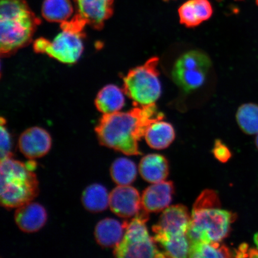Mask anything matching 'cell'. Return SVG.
I'll return each mask as SVG.
<instances>
[{
    "label": "cell",
    "instance_id": "e0dca14e",
    "mask_svg": "<svg viewBox=\"0 0 258 258\" xmlns=\"http://www.w3.org/2000/svg\"><path fill=\"white\" fill-rule=\"evenodd\" d=\"M125 227L126 221L121 223L113 218L102 219L95 227V237L97 243L104 247L117 246L124 237Z\"/></svg>",
    "mask_w": 258,
    "mask_h": 258
},
{
    "label": "cell",
    "instance_id": "83f0119b",
    "mask_svg": "<svg viewBox=\"0 0 258 258\" xmlns=\"http://www.w3.org/2000/svg\"><path fill=\"white\" fill-rule=\"evenodd\" d=\"M253 240L254 243H255V244L256 245L257 249H258V233L254 234Z\"/></svg>",
    "mask_w": 258,
    "mask_h": 258
},
{
    "label": "cell",
    "instance_id": "ffe728a7",
    "mask_svg": "<svg viewBox=\"0 0 258 258\" xmlns=\"http://www.w3.org/2000/svg\"><path fill=\"white\" fill-rule=\"evenodd\" d=\"M124 104L123 92L114 85L103 88L97 95L95 100L96 108L104 115L120 111Z\"/></svg>",
    "mask_w": 258,
    "mask_h": 258
},
{
    "label": "cell",
    "instance_id": "d4e9b609",
    "mask_svg": "<svg viewBox=\"0 0 258 258\" xmlns=\"http://www.w3.org/2000/svg\"><path fill=\"white\" fill-rule=\"evenodd\" d=\"M6 120L4 118H1V128H0V153H1V159L6 157H12V141L11 135H10L7 128L6 127Z\"/></svg>",
    "mask_w": 258,
    "mask_h": 258
},
{
    "label": "cell",
    "instance_id": "f546056e",
    "mask_svg": "<svg viewBox=\"0 0 258 258\" xmlns=\"http://www.w3.org/2000/svg\"><path fill=\"white\" fill-rule=\"evenodd\" d=\"M218 2H221L222 0H217Z\"/></svg>",
    "mask_w": 258,
    "mask_h": 258
},
{
    "label": "cell",
    "instance_id": "5b68a950",
    "mask_svg": "<svg viewBox=\"0 0 258 258\" xmlns=\"http://www.w3.org/2000/svg\"><path fill=\"white\" fill-rule=\"evenodd\" d=\"M148 213L142 209L130 222L126 221L123 238L114 247V258H167L148 232Z\"/></svg>",
    "mask_w": 258,
    "mask_h": 258
},
{
    "label": "cell",
    "instance_id": "8fae6325",
    "mask_svg": "<svg viewBox=\"0 0 258 258\" xmlns=\"http://www.w3.org/2000/svg\"><path fill=\"white\" fill-rule=\"evenodd\" d=\"M76 16L95 30H101L113 14L114 0H75Z\"/></svg>",
    "mask_w": 258,
    "mask_h": 258
},
{
    "label": "cell",
    "instance_id": "9c48e42d",
    "mask_svg": "<svg viewBox=\"0 0 258 258\" xmlns=\"http://www.w3.org/2000/svg\"><path fill=\"white\" fill-rule=\"evenodd\" d=\"M190 221L191 216L185 206L177 205L167 208L157 223L153 226L154 240L188 235Z\"/></svg>",
    "mask_w": 258,
    "mask_h": 258
},
{
    "label": "cell",
    "instance_id": "5bb4252c",
    "mask_svg": "<svg viewBox=\"0 0 258 258\" xmlns=\"http://www.w3.org/2000/svg\"><path fill=\"white\" fill-rule=\"evenodd\" d=\"M249 250L247 244H241L238 249H231L221 243L190 241L189 258H248Z\"/></svg>",
    "mask_w": 258,
    "mask_h": 258
},
{
    "label": "cell",
    "instance_id": "4fadbf2b",
    "mask_svg": "<svg viewBox=\"0 0 258 258\" xmlns=\"http://www.w3.org/2000/svg\"><path fill=\"white\" fill-rule=\"evenodd\" d=\"M174 191L172 181L153 183L145 189L141 197L142 208L148 214L164 211L172 202Z\"/></svg>",
    "mask_w": 258,
    "mask_h": 258
},
{
    "label": "cell",
    "instance_id": "ac0fdd59",
    "mask_svg": "<svg viewBox=\"0 0 258 258\" xmlns=\"http://www.w3.org/2000/svg\"><path fill=\"white\" fill-rule=\"evenodd\" d=\"M139 170L143 178L148 182H162L169 175L168 161L162 155L148 154L141 160Z\"/></svg>",
    "mask_w": 258,
    "mask_h": 258
},
{
    "label": "cell",
    "instance_id": "ba28073f",
    "mask_svg": "<svg viewBox=\"0 0 258 258\" xmlns=\"http://www.w3.org/2000/svg\"><path fill=\"white\" fill-rule=\"evenodd\" d=\"M85 37L83 32L62 30L53 41L44 38H38L34 42V49L36 53L47 54L60 62L73 64L82 55Z\"/></svg>",
    "mask_w": 258,
    "mask_h": 258
},
{
    "label": "cell",
    "instance_id": "484cf974",
    "mask_svg": "<svg viewBox=\"0 0 258 258\" xmlns=\"http://www.w3.org/2000/svg\"><path fill=\"white\" fill-rule=\"evenodd\" d=\"M212 151L216 159L221 163L227 162L232 156L230 150L221 140H215Z\"/></svg>",
    "mask_w": 258,
    "mask_h": 258
},
{
    "label": "cell",
    "instance_id": "f1b7e54d",
    "mask_svg": "<svg viewBox=\"0 0 258 258\" xmlns=\"http://www.w3.org/2000/svg\"><path fill=\"white\" fill-rule=\"evenodd\" d=\"M255 143H256V147L258 149V134H257V137L256 138Z\"/></svg>",
    "mask_w": 258,
    "mask_h": 258
},
{
    "label": "cell",
    "instance_id": "6da1fadb",
    "mask_svg": "<svg viewBox=\"0 0 258 258\" xmlns=\"http://www.w3.org/2000/svg\"><path fill=\"white\" fill-rule=\"evenodd\" d=\"M164 117L155 104L137 106L127 112L103 115L95 131L103 146L127 156H138L142 154L139 141L147 128Z\"/></svg>",
    "mask_w": 258,
    "mask_h": 258
},
{
    "label": "cell",
    "instance_id": "44dd1931",
    "mask_svg": "<svg viewBox=\"0 0 258 258\" xmlns=\"http://www.w3.org/2000/svg\"><path fill=\"white\" fill-rule=\"evenodd\" d=\"M82 202L87 211L101 212L107 209L109 206V195L104 185L93 183L84 190Z\"/></svg>",
    "mask_w": 258,
    "mask_h": 258
},
{
    "label": "cell",
    "instance_id": "277c9868",
    "mask_svg": "<svg viewBox=\"0 0 258 258\" xmlns=\"http://www.w3.org/2000/svg\"><path fill=\"white\" fill-rule=\"evenodd\" d=\"M36 167L34 160L24 163L12 157L1 159L0 198L3 207L17 209L36 198L39 192L34 173Z\"/></svg>",
    "mask_w": 258,
    "mask_h": 258
},
{
    "label": "cell",
    "instance_id": "4316f807",
    "mask_svg": "<svg viewBox=\"0 0 258 258\" xmlns=\"http://www.w3.org/2000/svg\"><path fill=\"white\" fill-rule=\"evenodd\" d=\"M248 258H258V249H250Z\"/></svg>",
    "mask_w": 258,
    "mask_h": 258
},
{
    "label": "cell",
    "instance_id": "30bf717a",
    "mask_svg": "<svg viewBox=\"0 0 258 258\" xmlns=\"http://www.w3.org/2000/svg\"><path fill=\"white\" fill-rule=\"evenodd\" d=\"M109 207L121 218L136 217L143 209L140 192L131 186L118 185L109 194Z\"/></svg>",
    "mask_w": 258,
    "mask_h": 258
},
{
    "label": "cell",
    "instance_id": "d6986e66",
    "mask_svg": "<svg viewBox=\"0 0 258 258\" xmlns=\"http://www.w3.org/2000/svg\"><path fill=\"white\" fill-rule=\"evenodd\" d=\"M173 125L162 120L153 122L147 129L144 135L148 146L155 150H164L169 147L175 139Z\"/></svg>",
    "mask_w": 258,
    "mask_h": 258
},
{
    "label": "cell",
    "instance_id": "603a6c76",
    "mask_svg": "<svg viewBox=\"0 0 258 258\" xmlns=\"http://www.w3.org/2000/svg\"><path fill=\"white\" fill-rule=\"evenodd\" d=\"M110 175L116 184L129 185L137 178L136 164L127 158H118L111 164Z\"/></svg>",
    "mask_w": 258,
    "mask_h": 258
},
{
    "label": "cell",
    "instance_id": "7402d4cb",
    "mask_svg": "<svg viewBox=\"0 0 258 258\" xmlns=\"http://www.w3.org/2000/svg\"><path fill=\"white\" fill-rule=\"evenodd\" d=\"M41 12L47 21L63 23L72 16L74 9L70 0H44Z\"/></svg>",
    "mask_w": 258,
    "mask_h": 258
},
{
    "label": "cell",
    "instance_id": "7a4b0ae2",
    "mask_svg": "<svg viewBox=\"0 0 258 258\" xmlns=\"http://www.w3.org/2000/svg\"><path fill=\"white\" fill-rule=\"evenodd\" d=\"M236 218L234 213L221 208L217 192L206 189L193 206L188 233L189 241L221 243L230 234Z\"/></svg>",
    "mask_w": 258,
    "mask_h": 258
},
{
    "label": "cell",
    "instance_id": "7c38bea8",
    "mask_svg": "<svg viewBox=\"0 0 258 258\" xmlns=\"http://www.w3.org/2000/svg\"><path fill=\"white\" fill-rule=\"evenodd\" d=\"M18 146L25 157L34 160L48 153L51 146V138L44 129L32 127L22 134L19 139Z\"/></svg>",
    "mask_w": 258,
    "mask_h": 258
},
{
    "label": "cell",
    "instance_id": "1f68e13d",
    "mask_svg": "<svg viewBox=\"0 0 258 258\" xmlns=\"http://www.w3.org/2000/svg\"><path fill=\"white\" fill-rule=\"evenodd\" d=\"M164 1H169V0H164Z\"/></svg>",
    "mask_w": 258,
    "mask_h": 258
},
{
    "label": "cell",
    "instance_id": "3957f363",
    "mask_svg": "<svg viewBox=\"0 0 258 258\" xmlns=\"http://www.w3.org/2000/svg\"><path fill=\"white\" fill-rule=\"evenodd\" d=\"M41 21L25 0H1L0 52L9 56L30 43Z\"/></svg>",
    "mask_w": 258,
    "mask_h": 258
},
{
    "label": "cell",
    "instance_id": "cb8c5ba5",
    "mask_svg": "<svg viewBox=\"0 0 258 258\" xmlns=\"http://www.w3.org/2000/svg\"><path fill=\"white\" fill-rule=\"evenodd\" d=\"M236 120L245 134H258V105L249 103L240 106L236 113Z\"/></svg>",
    "mask_w": 258,
    "mask_h": 258
},
{
    "label": "cell",
    "instance_id": "8992f818",
    "mask_svg": "<svg viewBox=\"0 0 258 258\" xmlns=\"http://www.w3.org/2000/svg\"><path fill=\"white\" fill-rule=\"evenodd\" d=\"M159 57H153L142 66L129 71L123 79L125 94L135 106L155 104L161 94L158 64Z\"/></svg>",
    "mask_w": 258,
    "mask_h": 258
},
{
    "label": "cell",
    "instance_id": "52a82bcc",
    "mask_svg": "<svg viewBox=\"0 0 258 258\" xmlns=\"http://www.w3.org/2000/svg\"><path fill=\"white\" fill-rule=\"evenodd\" d=\"M211 66V58L203 51H187L174 64L172 72L173 82L186 93L194 91L205 83Z\"/></svg>",
    "mask_w": 258,
    "mask_h": 258
},
{
    "label": "cell",
    "instance_id": "4dcf8cb0",
    "mask_svg": "<svg viewBox=\"0 0 258 258\" xmlns=\"http://www.w3.org/2000/svg\"><path fill=\"white\" fill-rule=\"evenodd\" d=\"M256 3H257V5H258V0H256Z\"/></svg>",
    "mask_w": 258,
    "mask_h": 258
},
{
    "label": "cell",
    "instance_id": "9a60e30c",
    "mask_svg": "<svg viewBox=\"0 0 258 258\" xmlns=\"http://www.w3.org/2000/svg\"><path fill=\"white\" fill-rule=\"evenodd\" d=\"M15 219L21 231L32 233L40 230L46 224L47 214L43 206L31 202L17 208Z\"/></svg>",
    "mask_w": 258,
    "mask_h": 258
},
{
    "label": "cell",
    "instance_id": "2e32d148",
    "mask_svg": "<svg viewBox=\"0 0 258 258\" xmlns=\"http://www.w3.org/2000/svg\"><path fill=\"white\" fill-rule=\"evenodd\" d=\"M180 24L188 28H195L208 20L213 14L209 0H188L178 10Z\"/></svg>",
    "mask_w": 258,
    "mask_h": 258
}]
</instances>
